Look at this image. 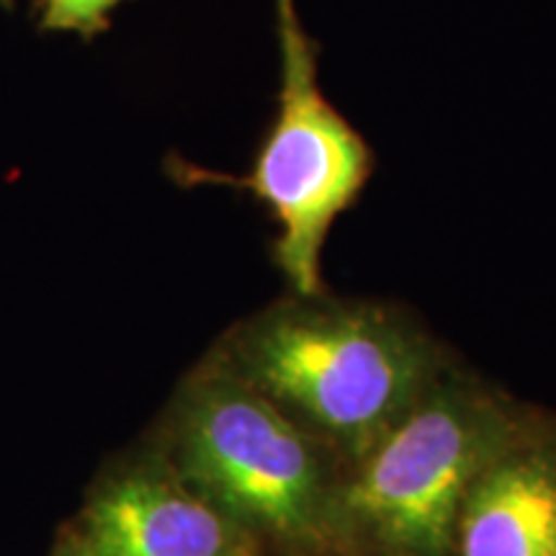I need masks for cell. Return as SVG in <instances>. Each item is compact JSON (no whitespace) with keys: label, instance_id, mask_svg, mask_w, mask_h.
<instances>
[{"label":"cell","instance_id":"obj_1","mask_svg":"<svg viewBox=\"0 0 556 556\" xmlns=\"http://www.w3.org/2000/svg\"><path fill=\"white\" fill-rule=\"evenodd\" d=\"M353 469L462 356L405 304L287 291L204 353Z\"/></svg>","mask_w":556,"mask_h":556},{"label":"cell","instance_id":"obj_2","mask_svg":"<svg viewBox=\"0 0 556 556\" xmlns=\"http://www.w3.org/2000/svg\"><path fill=\"white\" fill-rule=\"evenodd\" d=\"M539 407L458 361L340 482L336 556H456L464 505Z\"/></svg>","mask_w":556,"mask_h":556},{"label":"cell","instance_id":"obj_3","mask_svg":"<svg viewBox=\"0 0 556 556\" xmlns=\"http://www.w3.org/2000/svg\"><path fill=\"white\" fill-rule=\"evenodd\" d=\"M152 446L268 554H332L343 469L255 389L201 358Z\"/></svg>","mask_w":556,"mask_h":556},{"label":"cell","instance_id":"obj_4","mask_svg":"<svg viewBox=\"0 0 556 556\" xmlns=\"http://www.w3.org/2000/svg\"><path fill=\"white\" fill-rule=\"evenodd\" d=\"M278 96L253 165L245 176L201 168L170 155L165 170L180 186H229L268 208L278 227L274 258L294 294L328 289L325 242L338 217L356 204L377 168L364 135L332 106L319 83V47L299 16L296 0H274Z\"/></svg>","mask_w":556,"mask_h":556},{"label":"cell","instance_id":"obj_5","mask_svg":"<svg viewBox=\"0 0 556 556\" xmlns=\"http://www.w3.org/2000/svg\"><path fill=\"white\" fill-rule=\"evenodd\" d=\"M67 533L83 556H268L152 443L103 471Z\"/></svg>","mask_w":556,"mask_h":556},{"label":"cell","instance_id":"obj_6","mask_svg":"<svg viewBox=\"0 0 556 556\" xmlns=\"http://www.w3.org/2000/svg\"><path fill=\"white\" fill-rule=\"evenodd\" d=\"M456 556H556V415L541 409L479 477Z\"/></svg>","mask_w":556,"mask_h":556},{"label":"cell","instance_id":"obj_7","mask_svg":"<svg viewBox=\"0 0 556 556\" xmlns=\"http://www.w3.org/2000/svg\"><path fill=\"white\" fill-rule=\"evenodd\" d=\"M127 0H34L39 31L78 34L86 41L111 29V13Z\"/></svg>","mask_w":556,"mask_h":556},{"label":"cell","instance_id":"obj_8","mask_svg":"<svg viewBox=\"0 0 556 556\" xmlns=\"http://www.w3.org/2000/svg\"><path fill=\"white\" fill-rule=\"evenodd\" d=\"M50 556H83V554L78 552L75 541L70 539V533L65 531V533H62V539L58 541V546H54V552Z\"/></svg>","mask_w":556,"mask_h":556},{"label":"cell","instance_id":"obj_9","mask_svg":"<svg viewBox=\"0 0 556 556\" xmlns=\"http://www.w3.org/2000/svg\"><path fill=\"white\" fill-rule=\"evenodd\" d=\"M13 3H16V0H0V5H3V9H13Z\"/></svg>","mask_w":556,"mask_h":556},{"label":"cell","instance_id":"obj_10","mask_svg":"<svg viewBox=\"0 0 556 556\" xmlns=\"http://www.w3.org/2000/svg\"><path fill=\"white\" fill-rule=\"evenodd\" d=\"M268 556H323V554H268Z\"/></svg>","mask_w":556,"mask_h":556}]
</instances>
